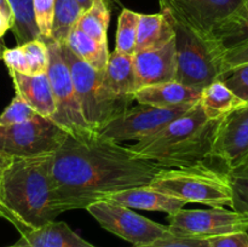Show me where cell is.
Here are the masks:
<instances>
[{"mask_svg":"<svg viewBox=\"0 0 248 247\" xmlns=\"http://www.w3.org/2000/svg\"><path fill=\"white\" fill-rule=\"evenodd\" d=\"M212 36L224 50H229L248 40V0L213 31Z\"/></svg>","mask_w":248,"mask_h":247,"instance_id":"d4e9b609","label":"cell"},{"mask_svg":"<svg viewBox=\"0 0 248 247\" xmlns=\"http://www.w3.org/2000/svg\"><path fill=\"white\" fill-rule=\"evenodd\" d=\"M0 217H2V218H5V219L9 220V215L5 212V210L1 207V206H0Z\"/></svg>","mask_w":248,"mask_h":247,"instance_id":"60d3db41","label":"cell"},{"mask_svg":"<svg viewBox=\"0 0 248 247\" xmlns=\"http://www.w3.org/2000/svg\"><path fill=\"white\" fill-rule=\"evenodd\" d=\"M14 14L12 33L16 38L17 46L27 41L40 39L41 34L35 22L33 10V0H7Z\"/></svg>","mask_w":248,"mask_h":247,"instance_id":"cb8c5ba5","label":"cell"},{"mask_svg":"<svg viewBox=\"0 0 248 247\" xmlns=\"http://www.w3.org/2000/svg\"><path fill=\"white\" fill-rule=\"evenodd\" d=\"M86 210L104 229L131 242L133 246L172 235L167 225L153 222L131 208L111 201H97L87 206Z\"/></svg>","mask_w":248,"mask_h":247,"instance_id":"30bf717a","label":"cell"},{"mask_svg":"<svg viewBox=\"0 0 248 247\" xmlns=\"http://www.w3.org/2000/svg\"><path fill=\"white\" fill-rule=\"evenodd\" d=\"M0 55H1V52H0Z\"/></svg>","mask_w":248,"mask_h":247,"instance_id":"ee69618b","label":"cell"},{"mask_svg":"<svg viewBox=\"0 0 248 247\" xmlns=\"http://www.w3.org/2000/svg\"><path fill=\"white\" fill-rule=\"evenodd\" d=\"M60 46L63 58L69 67L85 121L98 135L110 121L123 115L135 99L132 97L114 96L104 85L103 72L93 69L78 58L65 44Z\"/></svg>","mask_w":248,"mask_h":247,"instance_id":"8992f818","label":"cell"},{"mask_svg":"<svg viewBox=\"0 0 248 247\" xmlns=\"http://www.w3.org/2000/svg\"><path fill=\"white\" fill-rule=\"evenodd\" d=\"M210 247H248V232H237L208 239Z\"/></svg>","mask_w":248,"mask_h":247,"instance_id":"d590c367","label":"cell"},{"mask_svg":"<svg viewBox=\"0 0 248 247\" xmlns=\"http://www.w3.org/2000/svg\"><path fill=\"white\" fill-rule=\"evenodd\" d=\"M248 156V103L225 115L216 133L211 157L224 165L225 172L239 169Z\"/></svg>","mask_w":248,"mask_h":247,"instance_id":"4fadbf2b","label":"cell"},{"mask_svg":"<svg viewBox=\"0 0 248 247\" xmlns=\"http://www.w3.org/2000/svg\"><path fill=\"white\" fill-rule=\"evenodd\" d=\"M149 186L182 199L186 203H203L211 207H232V188L228 172L211 169L206 164L161 169Z\"/></svg>","mask_w":248,"mask_h":247,"instance_id":"277c9868","label":"cell"},{"mask_svg":"<svg viewBox=\"0 0 248 247\" xmlns=\"http://www.w3.org/2000/svg\"><path fill=\"white\" fill-rule=\"evenodd\" d=\"M194 104L174 108H162L138 103L136 107H130L123 115L110 121L98 133V136L115 143L125 140L138 142L154 135L172 120L186 114Z\"/></svg>","mask_w":248,"mask_h":247,"instance_id":"8fae6325","label":"cell"},{"mask_svg":"<svg viewBox=\"0 0 248 247\" xmlns=\"http://www.w3.org/2000/svg\"><path fill=\"white\" fill-rule=\"evenodd\" d=\"M232 188V207L237 212L248 213V174L229 173Z\"/></svg>","mask_w":248,"mask_h":247,"instance_id":"1f68e13d","label":"cell"},{"mask_svg":"<svg viewBox=\"0 0 248 247\" xmlns=\"http://www.w3.org/2000/svg\"><path fill=\"white\" fill-rule=\"evenodd\" d=\"M140 14L128 9H123L118 21L116 47L119 52L133 55L137 40V27Z\"/></svg>","mask_w":248,"mask_h":247,"instance_id":"4316f807","label":"cell"},{"mask_svg":"<svg viewBox=\"0 0 248 247\" xmlns=\"http://www.w3.org/2000/svg\"><path fill=\"white\" fill-rule=\"evenodd\" d=\"M81 14L82 10L77 0H55L51 38L60 45H64L68 34Z\"/></svg>","mask_w":248,"mask_h":247,"instance_id":"484cf974","label":"cell"},{"mask_svg":"<svg viewBox=\"0 0 248 247\" xmlns=\"http://www.w3.org/2000/svg\"><path fill=\"white\" fill-rule=\"evenodd\" d=\"M43 40L48 48L50 61L47 77L55 99V113L51 116V120L63 128L68 135L78 139L94 137L97 133L90 128L82 115L72 74L61 52L60 44L56 43L52 38Z\"/></svg>","mask_w":248,"mask_h":247,"instance_id":"52a82bcc","label":"cell"},{"mask_svg":"<svg viewBox=\"0 0 248 247\" xmlns=\"http://www.w3.org/2000/svg\"><path fill=\"white\" fill-rule=\"evenodd\" d=\"M104 200L116 202L128 208L159 211V212H166L167 215L176 213L186 205V201L182 199L167 195L149 185L118 191L107 196Z\"/></svg>","mask_w":248,"mask_h":247,"instance_id":"9a60e30c","label":"cell"},{"mask_svg":"<svg viewBox=\"0 0 248 247\" xmlns=\"http://www.w3.org/2000/svg\"><path fill=\"white\" fill-rule=\"evenodd\" d=\"M246 0H159L161 11L167 12L174 22L205 36L227 21ZM213 38V36H212Z\"/></svg>","mask_w":248,"mask_h":247,"instance_id":"7c38bea8","label":"cell"},{"mask_svg":"<svg viewBox=\"0 0 248 247\" xmlns=\"http://www.w3.org/2000/svg\"><path fill=\"white\" fill-rule=\"evenodd\" d=\"M172 18V17H171ZM176 41V81L202 91L224 75V47L212 36H205L172 19Z\"/></svg>","mask_w":248,"mask_h":247,"instance_id":"5b68a950","label":"cell"},{"mask_svg":"<svg viewBox=\"0 0 248 247\" xmlns=\"http://www.w3.org/2000/svg\"><path fill=\"white\" fill-rule=\"evenodd\" d=\"M110 22L109 0H93L89 9L82 11L75 26L90 38L108 45L107 31Z\"/></svg>","mask_w":248,"mask_h":247,"instance_id":"603a6c76","label":"cell"},{"mask_svg":"<svg viewBox=\"0 0 248 247\" xmlns=\"http://www.w3.org/2000/svg\"><path fill=\"white\" fill-rule=\"evenodd\" d=\"M200 104L206 116L211 120L223 119L235 109L244 106V102L237 98L222 80L212 82L201 91Z\"/></svg>","mask_w":248,"mask_h":247,"instance_id":"44dd1931","label":"cell"},{"mask_svg":"<svg viewBox=\"0 0 248 247\" xmlns=\"http://www.w3.org/2000/svg\"><path fill=\"white\" fill-rule=\"evenodd\" d=\"M229 173H232V174H248V156H247V159L244 161V164H242L241 166L239 167V169H236L235 171H232V172H229Z\"/></svg>","mask_w":248,"mask_h":247,"instance_id":"74e56055","label":"cell"},{"mask_svg":"<svg viewBox=\"0 0 248 247\" xmlns=\"http://www.w3.org/2000/svg\"><path fill=\"white\" fill-rule=\"evenodd\" d=\"M161 169L136 156L128 145L98 135L87 139L68 135L52 156L57 208L60 213L86 208L118 191L149 185Z\"/></svg>","mask_w":248,"mask_h":247,"instance_id":"6da1fadb","label":"cell"},{"mask_svg":"<svg viewBox=\"0 0 248 247\" xmlns=\"http://www.w3.org/2000/svg\"><path fill=\"white\" fill-rule=\"evenodd\" d=\"M200 97L201 91L179 84L176 80L142 87L133 94V99L137 103L162 108L194 104L200 101Z\"/></svg>","mask_w":248,"mask_h":247,"instance_id":"ac0fdd59","label":"cell"},{"mask_svg":"<svg viewBox=\"0 0 248 247\" xmlns=\"http://www.w3.org/2000/svg\"><path fill=\"white\" fill-rule=\"evenodd\" d=\"M222 81L237 98L248 103V63L237 65L225 73Z\"/></svg>","mask_w":248,"mask_h":247,"instance_id":"f546056e","label":"cell"},{"mask_svg":"<svg viewBox=\"0 0 248 247\" xmlns=\"http://www.w3.org/2000/svg\"><path fill=\"white\" fill-rule=\"evenodd\" d=\"M170 232L173 236L210 239L219 235L248 232V213L211 207L208 210H179L169 215Z\"/></svg>","mask_w":248,"mask_h":247,"instance_id":"9c48e42d","label":"cell"},{"mask_svg":"<svg viewBox=\"0 0 248 247\" xmlns=\"http://www.w3.org/2000/svg\"><path fill=\"white\" fill-rule=\"evenodd\" d=\"M36 111L21 97L15 96L5 110L0 114V126L26 123L36 115Z\"/></svg>","mask_w":248,"mask_h":247,"instance_id":"f1b7e54d","label":"cell"},{"mask_svg":"<svg viewBox=\"0 0 248 247\" xmlns=\"http://www.w3.org/2000/svg\"><path fill=\"white\" fill-rule=\"evenodd\" d=\"M173 38V23L167 12L161 11L152 15L140 14L135 52L161 47Z\"/></svg>","mask_w":248,"mask_h":247,"instance_id":"d6986e66","label":"cell"},{"mask_svg":"<svg viewBox=\"0 0 248 247\" xmlns=\"http://www.w3.org/2000/svg\"><path fill=\"white\" fill-rule=\"evenodd\" d=\"M0 58H2L9 70L22 73V74H29L28 61H27L26 53H24L22 46H16L14 48H5L0 55Z\"/></svg>","mask_w":248,"mask_h":247,"instance_id":"836d02e7","label":"cell"},{"mask_svg":"<svg viewBox=\"0 0 248 247\" xmlns=\"http://www.w3.org/2000/svg\"><path fill=\"white\" fill-rule=\"evenodd\" d=\"M16 96L27 102L39 115L50 118L55 113V99L47 73L31 75L9 70Z\"/></svg>","mask_w":248,"mask_h":247,"instance_id":"2e32d148","label":"cell"},{"mask_svg":"<svg viewBox=\"0 0 248 247\" xmlns=\"http://www.w3.org/2000/svg\"><path fill=\"white\" fill-rule=\"evenodd\" d=\"M220 121L208 119L198 102L156 133L128 147L136 156L165 169L205 164L211 159Z\"/></svg>","mask_w":248,"mask_h":247,"instance_id":"3957f363","label":"cell"},{"mask_svg":"<svg viewBox=\"0 0 248 247\" xmlns=\"http://www.w3.org/2000/svg\"><path fill=\"white\" fill-rule=\"evenodd\" d=\"M103 81L107 89L116 97H132L136 92V77L132 55L119 52L109 53L103 70Z\"/></svg>","mask_w":248,"mask_h":247,"instance_id":"ffe728a7","label":"cell"},{"mask_svg":"<svg viewBox=\"0 0 248 247\" xmlns=\"http://www.w3.org/2000/svg\"><path fill=\"white\" fill-rule=\"evenodd\" d=\"M77 1L79 2V5H80V7H81L82 11H85L86 9H89L90 5L92 4V1H93V0H77Z\"/></svg>","mask_w":248,"mask_h":247,"instance_id":"ab89813d","label":"cell"},{"mask_svg":"<svg viewBox=\"0 0 248 247\" xmlns=\"http://www.w3.org/2000/svg\"><path fill=\"white\" fill-rule=\"evenodd\" d=\"M65 45L78 58L91 65L93 69L103 72L109 58L108 45L90 38L77 26L73 27L68 34Z\"/></svg>","mask_w":248,"mask_h":247,"instance_id":"7402d4cb","label":"cell"},{"mask_svg":"<svg viewBox=\"0 0 248 247\" xmlns=\"http://www.w3.org/2000/svg\"><path fill=\"white\" fill-rule=\"evenodd\" d=\"M110 1L115 2V4H120V1H119V0H110Z\"/></svg>","mask_w":248,"mask_h":247,"instance_id":"b9f144b4","label":"cell"},{"mask_svg":"<svg viewBox=\"0 0 248 247\" xmlns=\"http://www.w3.org/2000/svg\"><path fill=\"white\" fill-rule=\"evenodd\" d=\"M248 63V40L224 52V74L237 65Z\"/></svg>","mask_w":248,"mask_h":247,"instance_id":"e575fe53","label":"cell"},{"mask_svg":"<svg viewBox=\"0 0 248 247\" xmlns=\"http://www.w3.org/2000/svg\"><path fill=\"white\" fill-rule=\"evenodd\" d=\"M21 46L28 61L29 74L36 75L41 73H47L50 56H48V48L45 41L41 38L34 39V40L27 41Z\"/></svg>","mask_w":248,"mask_h":247,"instance_id":"83f0119b","label":"cell"},{"mask_svg":"<svg viewBox=\"0 0 248 247\" xmlns=\"http://www.w3.org/2000/svg\"><path fill=\"white\" fill-rule=\"evenodd\" d=\"M133 247H210L208 239H198V237H179L170 235L154 240L149 244Z\"/></svg>","mask_w":248,"mask_h":247,"instance_id":"d6a6232c","label":"cell"},{"mask_svg":"<svg viewBox=\"0 0 248 247\" xmlns=\"http://www.w3.org/2000/svg\"><path fill=\"white\" fill-rule=\"evenodd\" d=\"M16 247H96L80 237L64 222H48L21 234Z\"/></svg>","mask_w":248,"mask_h":247,"instance_id":"e0dca14e","label":"cell"},{"mask_svg":"<svg viewBox=\"0 0 248 247\" xmlns=\"http://www.w3.org/2000/svg\"><path fill=\"white\" fill-rule=\"evenodd\" d=\"M52 156L12 157L0 173V206L21 234L61 215L53 189Z\"/></svg>","mask_w":248,"mask_h":247,"instance_id":"7a4b0ae2","label":"cell"},{"mask_svg":"<svg viewBox=\"0 0 248 247\" xmlns=\"http://www.w3.org/2000/svg\"><path fill=\"white\" fill-rule=\"evenodd\" d=\"M67 136L50 118L36 114L26 123L0 126V154L9 157L53 154Z\"/></svg>","mask_w":248,"mask_h":247,"instance_id":"ba28073f","label":"cell"},{"mask_svg":"<svg viewBox=\"0 0 248 247\" xmlns=\"http://www.w3.org/2000/svg\"><path fill=\"white\" fill-rule=\"evenodd\" d=\"M10 247H16V246H15V245H12V246H10Z\"/></svg>","mask_w":248,"mask_h":247,"instance_id":"7bdbcfd3","label":"cell"},{"mask_svg":"<svg viewBox=\"0 0 248 247\" xmlns=\"http://www.w3.org/2000/svg\"><path fill=\"white\" fill-rule=\"evenodd\" d=\"M136 91L150 85L173 81L177 73L174 38L164 46L140 51L132 55Z\"/></svg>","mask_w":248,"mask_h":247,"instance_id":"5bb4252c","label":"cell"},{"mask_svg":"<svg viewBox=\"0 0 248 247\" xmlns=\"http://www.w3.org/2000/svg\"><path fill=\"white\" fill-rule=\"evenodd\" d=\"M12 24H14V21L12 18H10L1 9H0V39L5 35L9 29L12 28Z\"/></svg>","mask_w":248,"mask_h":247,"instance_id":"8d00e7d4","label":"cell"},{"mask_svg":"<svg viewBox=\"0 0 248 247\" xmlns=\"http://www.w3.org/2000/svg\"><path fill=\"white\" fill-rule=\"evenodd\" d=\"M11 159H12V157H9V156H6V155L0 154V173H1L2 170H4L5 167H6L7 165L10 164Z\"/></svg>","mask_w":248,"mask_h":247,"instance_id":"f35d334b","label":"cell"},{"mask_svg":"<svg viewBox=\"0 0 248 247\" xmlns=\"http://www.w3.org/2000/svg\"><path fill=\"white\" fill-rule=\"evenodd\" d=\"M33 10L41 38H51L55 0H33Z\"/></svg>","mask_w":248,"mask_h":247,"instance_id":"4dcf8cb0","label":"cell"}]
</instances>
